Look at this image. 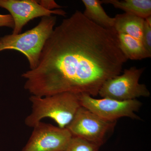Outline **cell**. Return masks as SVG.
I'll return each mask as SVG.
<instances>
[{"instance_id": "9", "label": "cell", "mask_w": 151, "mask_h": 151, "mask_svg": "<svg viewBox=\"0 0 151 151\" xmlns=\"http://www.w3.org/2000/svg\"><path fill=\"white\" fill-rule=\"evenodd\" d=\"M113 28L118 33H123L142 41L145 19L131 14L116 15Z\"/></svg>"}, {"instance_id": "11", "label": "cell", "mask_w": 151, "mask_h": 151, "mask_svg": "<svg viewBox=\"0 0 151 151\" xmlns=\"http://www.w3.org/2000/svg\"><path fill=\"white\" fill-rule=\"evenodd\" d=\"M119 46L127 59L139 60L149 58L151 53L143 45L142 41L123 33H118Z\"/></svg>"}, {"instance_id": "3", "label": "cell", "mask_w": 151, "mask_h": 151, "mask_svg": "<svg viewBox=\"0 0 151 151\" xmlns=\"http://www.w3.org/2000/svg\"><path fill=\"white\" fill-rule=\"evenodd\" d=\"M56 17H44L33 28L18 35L11 34L0 38L2 51L14 50L23 53L29 63L30 69L37 66L41 53L56 24Z\"/></svg>"}, {"instance_id": "6", "label": "cell", "mask_w": 151, "mask_h": 151, "mask_svg": "<svg viewBox=\"0 0 151 151\" xmlns=\"http://www.w3.org/2000/svg\"><path fill=\"white\" fill-rule=\"evenodd\" d=\"M79 97L81 106L106 121L115 122L122 117L140 119L135 113L139 110L142 103L137 99L119 101L107 98L95 99L84 94H80Z\"/></svg>"}, {"instance_id": "14", "label": "cell", "mask_w": 151, "mask_h": 151, "mask_svg": "<svg viewBox=\"0 0 151 151\" xmlns=\"http://www.w3.org/2000/svg\"><path fill=\"white\" fill-rule=\"evenodd\" d=\"M142 42L146 49L151 53V17L145 19L142 33Z\"/></svg>"}, {"instance_id": "13", "label": "cell", "mask_w": 151, "mask_h": 151, "mask_svg": "<svg viewBox=\"0 0 151 151\" xmlns=\"http://www.w3.org/2000/svg\"><path fill=\"white\" fill-rule=\"evenodd\" d=\"M100 146L77 137H72L63 151H99Z\"/></svg>"}, {"instance_id": "2", "label": "cell", "mask_w": 151, "mask_h": 151, "mask_svg": "<svg viewBox=\"0 0 151 151\" xmlns=\"http://www.w3.org/2000/svg\"><path fill=\"white\" fill-rule=\"evenodd\" d=\"M80 94L63 92L45 96L31 95V113L25 119L28 127L33 128L44 118L53 120L60 128H65L81 107Z\"/></svg>"}, {"instance_id": "8", "label": "cell", "mask_w": 151, "mask_h": 151, "mask_svg": "<svg viewBox=\"0 0 151 151\" xmlns=\"http://www.w3.org/2000/svg\"><path fill=\"white\" fill-rule=\"evenodd\" d=\"M0 7L8 11L13 19V35L21 33L24 27L36 18L52 14L65 16L66 14L61 9H47L35 0H0Z\"/></svg>"}, {"instance_id": "4", "label": "cell", "mask_w": 151, "mask_h": 151, "mask_svg": "<svg viewBox=\"0 0 151 151\" xmlns=\"http://www.w3.org/2000/svg\"><path fill=\"white\" fill-rule=\"evenodd\" d=\"M116 123L106 121L81 106L65 128L72 137L82 138L101 147L113 133Z\"/></svg>"}, {"instance_id": "10", "label": "cell", "mask_w": 151, "mask_h": 151, "mask_svg": "<svg viewBox=\"0 0 151 151\" xmlns=\"http://www.w3.org/2000/svg\"><path fill=\"white\" fill-rule=\"evenodd\" d=\"M85 6L83 14L89 20L101 27L107 29L114 27L115 19L108 15L99 0H82Z\"/></svg>"}, {"instance_id": "12", "label": "cell", "mask_w": 151, "mask_h": 151, "mask_svg": "<svg viewBox=\"0 0 151 151\" xmlns=\"http://www.w3.org/2000/svg\"><path fill=\"white\" fill-rule=\"evenodd\" d=\"M102 4H111L116 8L124 11L126 13L131 14L146 19L151 17V0H103Z\"/></svg>"}, {"instance_id": "7", "label": "cell", "mask_w": 151, "mask_h": 151, "mask_svg": "<svg viewBox=\"0 0 151 151\" xmlns=\"http://www.w3.org/2000/svg\"><path fill=\"white\" fill-rule=\"evenodd\" d=\"M21 151H63L72 136L66 128L40 122Z\"/></svg>"}, {"instance_id": "16", "label": "cell", "mask_w": 151, "mask_h": 151, "mask_svg": "<svg viewBox=\"0 0 151 151\" xmlns=\"http://www.w3.org/2000/svg\"><path fill=\"white\" fill-rule=\"evenodd\" d=\"M40 4L47 9L49 10H53V9H60L62 7L59 5L54 1H45V0H42V1H38Z\"/></svg>"}, {"instance_id": "17", "label": "cell", "mask_w": 151, "mask_h": 151, "mask_svg": "<svg viewBox=\"0 0 151 151\" xmlns=\"http://www.w3.org/2000/svg\"><path fill=\"white\" fill-rule=\"evenodd\" d=\"M2 51L1 47V44H0V51Z\"/></svg>"}, {"instance_id": "1", "label": "cell", "mask_w": 151, "mask_h": 151, "mask_svg": "<svg viewBox=\"0 0 151 151\" xmlns=\"http://www.w3.org/2000/svg\"><path fill=\"white\" fill-rule=\"evenodd\" d=\"M127 60L114 28L101 27L76 11L54 29L37 66L22 77L31 95L71 92L94 97L105 81L120 75Z\"/></svg>"}, {"instance_id": "15", "label": "cell", "mask_w": 151, "mask_h": 151, "mask_svg": "<svg viewBox=\"0 0 151 151\" xmlns=\"http://www.w3.org/2000/svg\"><path fill=\"white\" fill-rule=\"evenodd\" d=\"M6 27L14 28L13 19L10 14L4 15L0 14V27Z\"/></svg>"}, {"instance_id": "5", "label": "cell", "mask_w": 151, "mask_h": 151, "mask_svg": "<svg viewBox=\"0 0 151 151\" xmlns=\"http://www.w3.org/2000/svg\"><path fill=\"white\" fill-rule=\"evenodd\" d=\"M144 68L132 67L125 69L123 74L108 79L103 84L98 94L102 98L127 101L140 97H149L150 93L145 84L139 80Z\"/></svg>"}]
</instances>
